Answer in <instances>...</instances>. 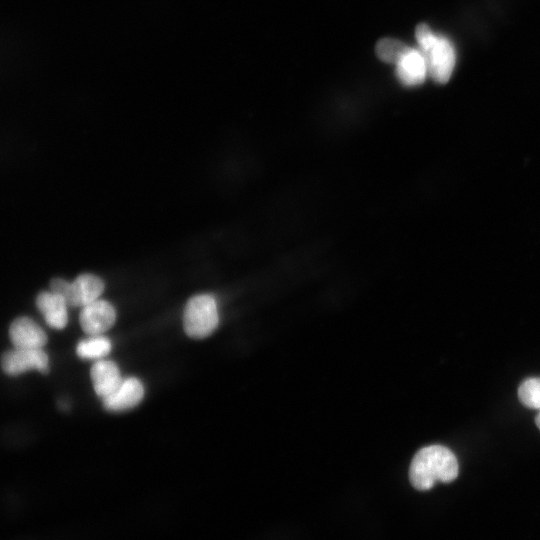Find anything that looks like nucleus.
Instances as JSON below:
<instances>
[{"instance_id":"1","label":"nucleus","mask_w":540,"mask_h":540,"mask_svg":"<svg viewBox=\"0 0 540 540\" xmlns=\"http://www.w3.org/2000/svg\"><path fill=\"white\" fill-rule=\"evenodd\" d=\"M459 466L455 454L442 445L420 449L413 457L410 482L418 490H429L437 482L449 483L458 476Z\"/></svg>"},{"instance_id":"2","label":"nucleus","mask_w":540,"mask_h":540,"mask_svg":"<svg viewBox=\"0 0 540 540\" xmlns=\"http://www.w3.org/2000/svg\"><path fill=\"white\" fill-rule=\"evenodd\" d=\"M415 37L418 49L425 57L428 75L437 83L448 82L456 63V51L451 40L434 33L425 23L416 27Z\"/></svg>"},{"instance_id":"3","label":"nucleus","mask_w":540,"mask_h":540,"mask_svg":"<svg viewBox=\"0 0 540 540\" xmlns=\"http://www.w3.org/2000/svg\"><path fill=\"white\" fill-rule=\"evenodd\" d=\"M219 323L215 298L209 294L191 297L184 308L183 326L186 334L195 339L209 336Z\"/></svg>"},{"instance_id":"4","label":"nucleus","mask_w":540,"mask_h":540,"mask_svg":"<svg viewBox=\"0 0 540 540\" xmlns=\"http://www.w3.org/2000/svg\"><path fill=\"white\" fill-rule=\"evenodd\" d=\"M52 292L61 295L67 305L73 307L86 306L96 300L104 291V283L94 274L79 275L72 283L63 279H53L50 282Z\"/></svg>"},{"instance_id":"5","label":"nucleus","mask_w":540,"mask_h":540,"mask_svg":"<svg viewBox=\"0 0 540 540\" xmlns=\"http://www.w3.org/2000/svg\"><path fill=\"white\" fill-rule=\"evenodd\" d=\"M2 370L7 375H19L28 370L36 369L48 373V356L42 349H20L6 351L1 357Z\"/></svg>"},{"instance_id":"6","label":"nucleus","mask_w":540,"mask_h":540,"mask_svg":"<svg viewBox=\"0 0 540 540\" xmlns=\"http://www.w3.org/2000/svg\"><path fill=\"white\" fill-rule=\"evenodd\" d=\"M116 320L114 307L105 300H96L84 306L79 314L83 331L90 336H100L111 328Z\"/></svg>"},{"instance_id":"7","label":"nucleus","mask_w":540,"mask_h":540,"mask_svg":"<svg viewBox=\"0 0 540 540\" xmlns=\"http://www.w3.org/2000/svg\"><path fill=\"white\" fill-rule=\"evenodd\" d=\"M9 337L14 348L42 349L47 342L43 329L28 317L16 318L10 325Z\"/></svg>"},{"instance_id":"8","label":"nucleus","mask_w":540,"mask_h":540,"mask_svg":"<svg viewBox=\"0 0 540 540\" xmlns=\"http://www.w3.org/2000/svg\"><path fill=\"white\" fill-rule=\"evenodd\" d=\"M396 75L405 86H416L425 81L428 68L420 49L409 47L396 63Z\"/></svg>"},{"instance_id":"9","label":"nucleus","mask_w":540,"mask_h":540,"mask_svg":"<svg viewBox=\"0 0 540 540\" xmlns=\"http://www.w3.org/2000/svg\"><path fill=\"white\" fill-rule=\"evenodd\" d=\"M144 396L142 383L134 377L124 379L117 390L103 399L106 410L119 412L138 405Z\"/></svg>"},{"instance_id":"10","label":"nucleus","mask_w":540,"mask_h":540,"mask_svg":"<svg viewBox=\"0 0 540 540\" xmlns=\"http://www.w3.org/2000/svg\"><path fill=\"white\" fill-rule=\"evenodd\" d=\"M90 376L96 394L102 399L114 393L123 381L118 366L110 360L96 361Z\"/></svg>"},{"instance_id":"11","label":"nucleus","mask_w":540,"mask_h":540,"mask_svg":"<svg viewBox=\"0 0 540 540\" xmlns=\"http://www.w3.org/2000/svg\"><path fill=\"white\" fill-rule=\"evenodd\" d=\"M36 306L50 327L63 329L66 326L67 302L61 295L52 291H43L36 298Z\"/></svg>"},{"instance_id":"12","label":"nucleus","mask_w":540,"mask_h":540,"mask_svg":"<svg viewBox=\"0 0 540 540\" xmlns=\"http://www.w3.org/2000/svg\"><path fill=\"white\" fill-rule=\"evenodd\" d=\"M110 350V340L101 335L82 340L76 347L77 355L83 359H100L106 356Z\"/></svg>"},{"instance_id":"13","label":"nucleus","mask_w":540,"mask_h":540,"mask_svg":"<svg viewBox=\"0 0 540 540\" xmlns=\"http://www.w3.org/2000/svg\"><path fill=\"white\" fill-rule=\"evenodd\" d=\"M409 46L397 39H381L376 45L377 56L386 63L396 64Z\"/></svg>"},{"instance_id":"14","label":"nucleus","mask_w":540,"mask_h":540,"mask_svg":"<svg viewBox=\"0 0 540 540\" xmlns=\"http://www.w3.org/2000/svg\"><path fill=\"white\" fill-rule=\"evenodd\" d=\"M518 397L524 406L540 410V378H529L522 382Z\"/></svg>"},{"instance_id":"15","label":"nucleus","mask_w":540,"mask_h":540,"mask_svg":"<svg viewBox=\"0 0 540 540\" xmlns=\"http://www.w3.org/2000/svg\"><path fill=\"white\" fill-rule=\"evenodd\" d=\"M535 422H536L537 427L540 429V412H539L538 415L536 416Z\"/></svg>"}]
</instances>
